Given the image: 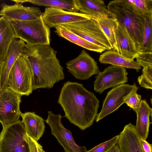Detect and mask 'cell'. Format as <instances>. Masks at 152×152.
I'll return each instance as SVG.
<instances>
[{
  "instance_id": "1",
  "label": "cell",
  "mask_w": 152,
  "mask_h": 152,
  "mask_svg": "<svg viewBox=\"0 0 152 152\" xmlns=\"http://www.w3.org/2000/svg\"><path fill=\"white\" fill-rule=\"evenodd\" d=\"M99 102L94 94L82 84L69 81L64 83L58 100L64 110V117L83 130L93 124Z\"/></svg>"
},
{
  "instance_id": "2",
  "label": "cell",
  "mask_w": 152,
  "mask_h": 152,
  "mask_svg": "<svg viewBox=\"0 0 152 152\" xmlns=\"http://www.w3.org/2000/svg\"><path fill=\"white\" fill-rule=\"evenodd\" d=\"M50 45L26 43L21 56L27 61L32 73L33 90L50 88L64 78L63 68Z\"/></svg>"
},
{
  "instance_id": "3",
  "label": "cell",
  "mask_w": 152,
  "mask_h": 152,
  "mask_svg": "<svg viewBox=\"0 0 152 152\" xmlns=\"http://www.w3.org/2000/svg\"><path fill=\"white\" fill-rule=\"evenodd\" d=\"M108 17L123 27L133 41L139 53L142 47L144 29L143 15L135 12L124 0L110 1L107 7Z\"/></svg>"
},
{
  "instance_id": "4",
  "label": "cell",
  "mask_w": 152,
  "mask_h": 152,
  "mask_svg": "<svg viewBox=\"0 0 152 152\" xmlns=\"http://www.w3.org/2000/svg\"><path fill=\"white\" fill-rule=\"evenodd\" d=\"M10 22L16 38L31 45H50V28L44 23L42 15L35 20Z\"/></svg>"
},
{
  "instance_id": "5",
  "label": "cell",
  "mask_w": 152,
  "mask_h": 152,
  "mask_svg": "<svg viewBox=\"0 0 152 152\" xmlns=\"http://www.w3.org/2000/svg\"><path fill=\"white\" fill-rule=\"evenodd\" d=\"M0 152H30L27 134L21 121L3 127L0 133Z\"/></svg>"
},
{
  "instance_id": "6",
  "label": "cell",
  "mask_w": 152,
  "mask_h": 152,
  "mask_svg": "<svg viewBox=\"0 0 152 152\" xmlns=\"http://www.w3.org/2000/svg\"><path fill=\"white\" fill-rule=\"evenodd\" d=\"M86 41L105 50L112 49L99 22L95 18L60 25Z\"/></svg>"
},
{
  "instance_id": "7",
  "label": "cell",
  "mask_w": 152,
  "mask_h": 152,
  "mask_svg": "<svg viewBox=\"0 0 152 152\" xmlns=\"http://www.w3.org/2000/svg\"><path fill=\"white\" fill-rule=\"evenodd\" d=\"M7 87L22 96H28L33 91L32 73L26 59L20 56L9 74Z\"/></svg>"
},
{
  "instance_id": "8",
  "label": "cell",
  "mask_w": 152,
  "mask_h": 152,
  "mask_svg": "<svg viewBox=\"0 0 152 152\" xmlns=\"http://www.w3.org/2000/svg\"><path fill=\"white\" fill-rule=\"evenodd\" d=\"M138 90L135 83L132 85L123 84L112 88L107 93L96 121L98 122L117 110L131 94Z\"/></svg>"
},
{
  "instance_id": "9",
  "label": "cell",
  "mask_w": 152,
  "mask_h": 152,
  "mask_svg": "<svg viewBox=\"0 0 152 152\" xmlns=\"http://www.w3.org/2000/svg\"><path fill=\"white\" fill-rule=\"evenodd\" d=\"M20 94L7 87L0 93V123L3 127L19 120L22 112L20 108Z\"/></svg>"
},
{
  "instance_id": "10",
  "label": "cell",
  "mask_w": 152,
  "mask_h": 152,
  "mask_svg": "<svg viewBox=\"0 0 152 152\" xmlns=\"http://www.w3.org/2000/svg\"><path fill=\"white\" fill-rule=\"evenodd\" d=\"M46 122L50 127L51 134L54 136L63 148L65 152H87L85 146L77 144L70 131L66 129L61 122L60 114L56 115L51 111H48Z\"/></svg>"
},
{
  "instance_id": "11",
  "label": "cell",
  "mask_w": 152,
  "mask_h": 152,
  "mask_svg": "<svg viewBox=\"0 0 152 152\" xmlns=\"http://www.w3.org/2000/svg\"><path fill=\"white\" fill-rule=\"evenodd\" d=\"M127 74L124 67L110 66L96 76L93 83L94 90L101 94L109 88L125 83L128 81Z\"/></svg>"
},
{
  "instance_id": "12",
  "label": "cell",
  "mask_w": 152,
  "mask_h": 152,
  "mask_svg": "<svg viewBox=\"0 0 152 152\" xmlns=\"http://www.w3.org/2000/svg\"><path fill=\"white\" fill-rule=\"evenodd\" d=\"M66 64L68 72L76 79L81 80H88L100 72L96 62L84 50Z\"/></svg>"
},
{
  "instance_id": "13",
  "label": "cell",
  "mask_w": 152,
  "mask_h": 152,
  "mask_svg": "<svg viewBox=\"0 0 152 152\" xmlns=\"http://www.w3.org/2000/svg\"><path fill=\"white\" fill-rule=\"evenodd\" d=\"M45 23L49 28L85 20L93 18L79 12H69L54 7H47L42 14Z\"/></svg>"
},
{
  "instance_id": "14",
  "label": "cell",
  "mask_w": 152,
  "mask_h": 152,
  "mask_svg": "<svg viewBox=\"0 0 152 152\" xmlns=\"http://www.w3.org/2000/svg\"><path fill=\"white\" fill-rule=\"evenodd\" d=\"M1 6L0 16L4 17L10 22L33 21L42 15V13L39 8L24 6L21 3L9 5L4 3Z\"/></svg>"
},
{
  "instance_id": "15",
  "label": "cell",
  "mask_w": 152,
  "mask_h": 152,
  "mask_svg": "<svg viewBox=\"0 0 152 152\" xmlns=\"http://www.w3.org/2000/svg\"><path fill=\"white\" fill-rule=\"evenodd\" d=\"M118 144L121 152H144L135 126L131 123L125 125L118 135Z\"/></svg>"
},
{
  "instance_id": "16",
  "label": "cell",
  "mask_w": 152,
  "mask_h": 152,
  "mask_svg": "<svg viewBox=\"0 0 152 152\" xmlns=\"http://www.w3.org/2000/svg\"><path fill=\"white\" fill-rule=\"evenodd\" d=\"M25 44L23 40L15 38L10 45L1 74L0 83L2 90L7 87L9 74L16 61L21 56Z\"/></svg>"
},
{
  "instance_id": "17",
  "label": "cell",
  "mask_w": 152,
  "mask_h": 152,
  "mask_svg": "<svg viewBox=\"0 0 152 152\" xmlns=\"http://www.w3.org/2000/svg\"><path fill=\"white\" fill-rule=\"evenodd\" d=\"M115 34L117 52L134 60L139 53L135 45L125 29L118 23L115 29Z\"/></svg>"
},
{
  "instance_id": "18",
  "label": "cell",
  "mask_w": 152,
  "mask_h": 152,
  "mask_svg": "<svg viewBox=\"0 0 152 152\" xmlns=\"http://www.w3.org/2000/svg\"><path fill=\"white\" fill-rule=\"evenodd\" d=\"M20 116L27 134L37 141L42 136L45 130L44 119L34 112L22 113Z\"/></svg>"
},
{
  "instance_id": "19",
  "label": "cell",
  "mask_w": 152,
  "mask_h": 152,
  "mask_svg": "<svg viewBox=\"0 0 152 152\" xmlns=\"http://www.w3.org/2000/svg\"><path fill=\"white\" fill-rule=\"evenodd\" d=\"M80 13L94 18L108 17V11L103 0H75Z\"/></svg>"
},
{
  "instance_id": "20",
  "label": "cell",
  "mask_w": 152,
  "mask_h": 152,
  "mask_svg": "<svg viewBox=\"0 0 152 152\" xmlns=\"http://www.w3.org/2000/svg\"><path fill=\"white\" fill-rule=\"evenodd\" d=\"M15 38L11 22L4 16L0 17V63L4 64L10 45Z\"/></svg>"
},
{
  "instance_id": "21",
  "label": "cell",
  "mask_w": 152,
  "mask_h": 152,
  "mask_svg": "<svg viewBox=\"0 0 152 152\" xmlns=\"http://www.w3.org/2000/svg\"><path fill=\"white\" fill-rule=\"evenodd\" d=\"M136 113L137 119L135 126L136 132L140 137L146 140L149 133L150 125L152 123L150 117H152V110L145 100H141Z\"/></svg>"
},
{
  "instance_id": "22",
  "label": "cell",
  "mask_w": 152,
  "mask_h": 152,
  "mask_svg": "<svg viewBox=\"0 0 152 152\" xmlns=\"http://www.w3.org/2000/svg\"><path fill=\"white\" fill-rule=\"evenodd\" d=\"M99 61L102 64L134 69L137 71L142 68V66L134 60L125 57L112 49L107 50L101 54Z\"/></svg>"
},
{
  "instance_id": "23",
  "label": "cell",
  "mask_w": 152,
  "mask_h": 152,
  "mask_svg": "<svg viewBox=\"0 0 152 152\" xmlns=\"http://www.w3.org/2000/svg\"><path fill=\"white\" fill-rule=\"evenodd\" d=\"M54 32L59 37L88 50L101 53L105 50L91 43L61 26L55 28Z\"/></svg>"
},
{
  "instance_id": "24",
  "label": "cell",
  "mask_w": 152,
  "mask_h": 152,
  "mask_svg": "<svg viewBox=\"0 0 152 152\" xmlns=\"http://www.w3.org/2000/svg\"><path fill=\"white\" fill-rule=\"evenodd\" d=\"M23 4L28 2L39 6L56 8L73 12H78L75 0H20Z\"/></svg>"
},
{
  "instance_id": "25",
  "label": "cell",
  "mask_w": 152,
  "mask_h": 152,
  "mask_svg": "<svg viewBox=\"0 0 152 152\" xmlns=\"http://www.w3.org/2000/svg\"><path fill=\"white\" fill-rule=\"evenodd\" d=\"M99 22L104 34L109 41L112 49L117 52V47L115 40V29L117 23L109 17L96 18Z\"/></svg>"
},
{
  "instance_id": "26",
  "label": "cell",
  "mask_w": 152,
  "mask_h": 152,
  "mask_svg": "<svg viewBox=\"0 0 152 152\" xmlns=\"http://www.w3.org/2000/svg\"><path fill=\"white\" fill-rule=\"evenodd\" d=\"M143 16L144 25L141 52L152 51V14Z\"/></svg>"
},
{
  "instance_id": "27",
  "label": "cell",
  "mask_w": 152,
  "mask_h": 152,
  "mask_svg": "<svg viewBox=\"0 0 152 152\" xmlns=\"http://www.w3.org/2000/svg\"><path fill=\"white\" fill-rule=\"evenodd\" d=\"M125 3L137 14H152V0H124Z\"/></svg>"
},
{
  "instance_id": "28",
  "label": "cell",
  "mask_w": 152,
  "mask_h": 152,
  "mask_svg": "<svg viewBox=\"0 0 152 152\" xmlns=\"http://www.w3.org/2000/svg\"><path fill=\"white\" fill-rule=\"evenodd\" d=\"M138 82L142 87L152 89V67L143 68L142 75L137 79Z\"/></svg>"
},
{
  "instance_id": "29",
  "label": "cell",
  "mask_w": 152,
  "mask_h": 152,
  "mask_svg": "<svg viewBox=\"0 0 152 152\" xmlns=\"http://www.w3.org/2000/svg\"><path fill=\"white\" fill-rule=\"evenodd\" d=\"M118 139V135H117L87 151V152H107L114 145L117 143Z\"/></svg>"
},
{
  "instance_id": "30",
  "label": "cell",
  "mask_w": 152,
  "mask_h": 152,
  "mask_svg": "<svg viewBox=\"0 0 152 152\" xmlns=\"http://www.w3.org/2000/svg\"><path fill=\"white\" fill-rule=\"evenodd\" d=\"M136 62L143 68L152 67V51L139 53Z\"/></svg>"
},
{
  "instance_id": "31",
  "label": "cell",
  "mask_w": 152,
  "mask_h": 152,
  "mask_svg": "<svg viewBox=\"0 0 152 152\" xmlns=\"http://www.w3.org/2000/svg\"><path fill=\"white\" fill-rule=\"evenodd\" d=\"M135 91L131 94L126 99L124 103L132 109L136 113L140 105L141 96Z\"/></svg>"
},
{
  "instance_id": "32",
  "label": "cell",
  "mask_w": 152,
  "mask_h": 152,
  "mask_svg": "<svg viewBox=\"0 0 152 152\" xmlns=\"http://www.w3.org/2000/svg\"><path fill=\"white\" fill-rule=\"evenodd\" d=\"M28 140L29 145L30 152H40V144L27 134Z\"/></svg>"
},
{
  "instance_id": "33",
  "label": "cell",
  "mask_w": 152,
  "mask_h": 152,
  "mask_svg": "<svg viewBox=\"0 0 152 152\" xmlns=\"http://www.w3.org/2000/svg\"><path fill=\"white\" fill-rule=\"evenodd\" d=\"M140 143L142 148L144 152H152V146L151 144L146 140H144L140 137Z\"/></svg>"
},
{
  "instance_id": "34",
  "label": "cell",
  "mask_w": 152,
  "mask_h": 152,
  "mask_svg": "<svg viewBox=\"0 0 152 152\" xmlns=\"http://www.w3.org/2000/svg\"><path fill=\"white\" fill-rule=\"evenodd\" d=\"M107 152H121L118 143L114 145Z\"/></svg>"
},
{
  "instance_id": "35",
  "label": "cell",
  "mask_w": 152,
  "mask_h": 152,
  "mask_svg": "<svg viewBox=\"0 0 152 152\" xmlns=\"http://www.w3.org/2000/svg\"><path fill=\"white\" fill-rule=\"evenodd\" d=\"M4 64H2L1 63H0V93L1 91L2 90L1 89V74L2 71V70L3 69V68L4 65Z\"/></svg>"
},
{
  "instance_id": "36",
  "label": "cell",
  "mask_w": 152,
  "mask_h": 152,
  "mask_svg": "<svg viewBox=\"0 0 152 152\" xmlns=\"http://www.w3.org/2000/svg\"><path fill=\"white\" fill-rule=\"evenodd\" d=\"M40 152H46L42 149V147L40 145L39 146Z\"/></svg>"
},
{
  "instance_id": "37",
  "label": "cell",
  "mask_w": 152,
  "mask_h": 152,
  "mask_svg": "<svg viewBox=\"0 0 152 152\" xmlns=\"http://www.w3.org/2000/svg\"></svg>"
}]
</instances>
